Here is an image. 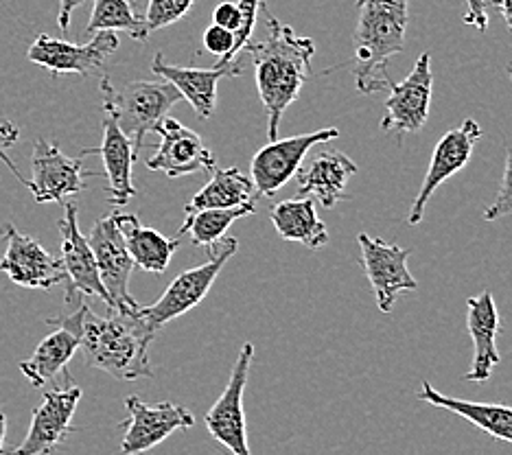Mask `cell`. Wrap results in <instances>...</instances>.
<instances>
[{"label": "cell", "mask_w": 512, "mask_h": 455, "mask_svg": "<svg viewBox=\"0 0 512 455\" xmlns=\"http://www.w3.org/2000/svg\"><path fill=\"white\" fill-rule=\"evenodd\" d=\"M410 0H357L355 79L364 95L388 90L390 57L403 53Z\"/></svg>", "instance_id": "3"}, {"label": "cell", "mask_w": 512, "mask_h": 455, "mask_svg": "<svg viewBox=\"0 0 512 455\" xmlns=\"http://www.w3.org/2000/svg\"><path fill=\"white\" fill-rule=\"evenodd\" d=\"M103 105L116 116V123L123 134L132 140L138 154L145 145V136L156 130V125L165 119L169 110L182 97L169 81H130L121 90L112 86L110 77L101 79Z\"/></svg>", "instance_id": "4"}, {"label": "cell", "mask_w": 512, "mask_h": 455, "mask_svg": "<svg viewBox=\"0 0 512 455\" xmlns=\"http://www.w3.org/2000/svg\"><path fill=\"white\" fill-rule=\"evenodd\" d=\"M64 217L60 219L62 235V267L66 272V305H73L79 298H99L110 307L108 291L101 283L99 267L88 239L81 235L77 221V204L64 202Z\"/></svg>", "instance_id": "15"}, {"label": "cell", "mask_w": 512, "mask_h": 455, "mask_svg": "<svg viewBox=\"0 0 512 455\" xmlns=\"http://www.w3.org/2000/svg\"><path fill=\"white\" fill-rule=\"evenodd\" d=\"M154 134L160 136L156 154L147 158V169L165 173L167 178H180L197 171H213L215 156L204 145V140L180 121L165 116Z\"/></svg>", "instance_id": "18"}, {"label": "cell", "mask_w": 512, "mask_h": 455, "mask_svg": "<svg viewBox=\"0 0 512 455\" xmlns=\"http://www.w3.org/2000/svg\"><path fill=\"white\" fill-rule=\"evenodd\" d=\"M488 3L495 5L499 11H502L506 25L512 31V0H488Z\"/></svg>", "instance_id": "38"}, {"label": "cell", "mask_w": 512, "mask_h": 455, "mask_svg": "<svg viewBox=\"0 0 512 455\" xmlns=\"http://www.w3.org/2000/svg\"><path fill=\"white\" fill-rule=\"evenodd\" d=\"M486 7H488L486 0H467V16H464V22L484 33L488 29V11H486Z\"/></svg>", "instance_id": "36"}, {"label": "cell", "mask_w": 512, "mask_h": 455, "mask_svg": "<svg viewBox=\"0 0 512 455\" xmlns=\"http://www.w3.org/2000/svg\"><path fill=\"white\" fill-rule=\"evenodd\" d=\"M237 250H239V241L235 237H226L224 241L217 243L215 252L208 256L206 263L182 272L167 287L165 294L154 302V305L138 309L141 320L149 326L151 331L158 333L162 326L200 305L208 291H211V287L215 285V280L221 274V270H224V265L237 254Z\"/></svg>", "instance_id": "5"}, {"label": "cell", "mask_w": 512, "mask_h": 455, "mask_svg": "<svg viewBox=\"0 0 512 455\" xmlns=\"http://www.w3.org/2000/svg\"><path fill=\"white\" fill-rule=\"evenodd\" d=\"M432 55L423 53L418 57L412 73L399 84L388 88L390 97L386 101V114L381 119V130L386 134H397L401 140L405 134L421 132L429 119L432 105Z\"/></svg>", "instance_id": "9"}, {"label": "cell", "mask_w": 512, "mask_h": 455, "mask_svg": "<svg viewBox=\"0 0 512 455\" xmlns=\"http://www.w3.org/2000/svg\"><path fill=\"white\" fill-rule=\"evenodd\" d=\"M272 224L285 241L302 243L309 250H320L329 243V230L318 217L316 202L311 197L278 202L272 208Z\"/></svg>", "instance_id": "26"}, {"label": "cell", "mask_w": 512, "mask_h": 455, "mask_svg": "<svg viewBox=\"0 0 512 455\" xmlns=\"http://www.w3.org/2000/svg\"><path fill=\"white\" fill-rule=\"evenodd\" d=\"M99 154L106 167L108 178V200L114 208H123L136 195V186L132 182V167L138 160V151L130 138L116 123V116L110 108L103 105V140L97 149H84L81 156Z\"/></svg>", "instance_id": "19"}, {"label": "cell", "mask_w": 512, "mask_h": 455, "mask_svg": "<svg viewBox=\"0 0 512 455\" xmlns=\"http://www.w3.org/2000/svg\"><path fill=\"white\" fill-rule=\"evenodd\" d=\"M506 215H512V147L506 149V169H504L502 186H499L495 202L486 208L484 219L495 221V219H502Z\"/></svg>", "instance_id": "32"}, {"label": "cell", "mask_w": 512, "mask_h": 455, "mask_svg": "<svg viewBox=\"0 0 512 455\" xmlns=\"http://www.w3.org/2000/svg\"><path fill=\"white\" fill-rule=\"evenodd\" d=\"M195 0H149L145 11V27L151 35L158 29H165L169 25H176L186 14H189Z\"/></svg>", "instance_id": "30"}, {"label": "cell", "mask_w": 512, "mask_h": 455, "mask_svg": "<svg viewBox=\"0 0 512 455\" xmlns=\"http://www.w3.org/2000/svg\"><path fill=\"white\" fill-rule=\"evenodd\" d=\"M86 239L90 243L92 254H95L101 283L108 291V309L119 313H136L141 305L130 294V276L134 270V261L125 248V241L119 226H116L114 215L99 219Z\"/></svg>", "instance_id": "8"}, {"label": "cell", "mask_w": 512, "mask_h": 455, "mask_svg": "<svg viewBox=\"0 0 512 455\" xmlns=\"http://www.w3.org/2000/svg\"><path fill=\"white\" fill-rule=\"evenodd\" d=\"M7 416L0 412V455H7Z\"/></svg>", "instance_id": "39"}, {"label": "cell", "mask_w": 512, "mask_h": 455, "mask_svg": "<svg viewBox=\"0 0 512 455\" xmlns=\"http://www.w3.org/2000/svg\"><path fill=\"white\" fill-rule=\"evenodd\" d=\"M84 175H95V171H84V160L68 158L51 140H36L27 189L38 204H64L66 197L86 189Z\"/></svg>", "instance_id": "13"}, {"label": "cell", "mask_w": 512, "mask_h": 455, "mask_svg": "<svg viewBox=\"0 0 512 455\" xmlns=\"http://www.w3.org/2000/svg\"><path fill=\"white\" fill-rule=\"evenodd\" d=\"M256 189L250 175L241 169H213V178L206 186L195 193L193 200L186 206V213L204 208H239L243 204L256 202Z\"/></svg>", "instance_id": "27"}, {"label": "cell", "mask_w": 512, "mask_h": 455, "mask_svg": "<svg viewBox=\"0 0 512 455\" xmlns=\"http://www.w3.org/2000/svg\"><path fill=\"white\" fill-rule=\"evenodd\" d=\"M213 25L224 27V29L235 33L237 27H239V7H237V3H230V0L219 3L213 11Z\"/></svg>", "instance_id": "35"}, {"label": "cell", "mask_w": 512, "mask_h": 455, "mask_svg": "<svg viewBox=\"0 0 512 455\" xmlns=\"http://www.w3.org/2000/svg\"><path fill=\"white\" fill-rule=\"evenodd\" d=\"M359 250H362V265L368 276V283L375 294L377 307L381 313H392L394 302L401 291L418 289L416 278L412 276L407 259L412 250H403L399 245L370 237L366 232L357 235Z\"/></svg>", "instance_id": "10"}, {"label": "cell", "mask_w": 512, "mask_h": 455, "mask_svg": "<svg viewBox=\"0 0 512 455\" xmlns=\"http://www.w3.org/2000/svg\"><path fill=\"white\" fill-rule=\"evenodd\" d=\"M232 46H235V33L232 31L217 25H211L204 31V49L208 53H213L215 57H219L217 66H228L226 60L232 51Z\"/></svg>", "instance_id": "33"}, {"label": "cell", "mask_w": 512, "mask_h": 455, "mask_svg": "<svg viewBox=\"0 0 512 455\" xmlns=\"http://www.w3.org/2000/svg\"><path fill=\"white\" fill-rule=\"evenodd\" d=\"M261 5H263V0H239V3H237V7H239V27L235 31V46H232L226 64H235L237 55L246 51V46L252 40V33H254V27H256V18H259Z\"/></svg>", "instance_id": "31"}, {"label": "cell", "mask_w": 512, "mask_h": 455, "mask_svg": "<svg viewBox=\"0 0 512 455\" xmlns=\"http://www.w3.org/2000/svg\"><path fill=\"white\" fill-rule=\"evenodd\" d=\"M101 31H127L138 42L149 38L145 20L134 14L130 0H95L86 33L95 35Z\"/></svg>", "instance_id": "29"}, {"label": "cell", "mask_w": 512, "mask_h": 455, "mask_svg": "<svg viewBox=\"0 0 512 455\" xmlns=\"http://www.w3.org/2000/svg\"><path fill=\"white\" fill-rule=\"evenodd\" d=\"M252 357L254 344L246 342L239 350L235 366H232L226 390L219 394V399L204 416L208 434L221 447H226L228 455H252L246 431V412H243V394H246Z\"/></svg>", "instance_id": "6"}, {"label": "cell", "mask_w": 512, "mask_h": 455, "mask_svg": "<svg viewBox=\"0 0 512 455\" xmlns=\"http://www.w3.org/2000/svg\"><path fill=\"white\" fill-rule=\"evenodd\" d=\"M467 331L473 340V361L471 370L464 379L471 383H484L491 379L493 370L499 366V311L491 291H482L480 296L467 300Z\"/></svg>", "instance_id": "21"}, {"label": "cell", "mask_w": 512, "mask_h": 455, "mask_svg": "<svg viewBox=\"0 0 512 455\" xmlns=\"http://www.w3.org/2000/svg\"><path fill=\"white\" fill-rule=\"evenodd\" d=\"M84 3H86V0H60V11H57V25H60V29L64 33H68V29H71L73 11Z\"/></svg>", "instance_id": "37"}, {"label": "cell", "mask_w": 512, "mask_h": 455, "mask_svg": "<svg viewBox=\"0 0 512 455\" xmlns=\"http://www.w3.org/2000/svg\"><path fill=\"white\" fill-rule=\"evenodd\" d=\"M261 9L267 18V38L259 44H248L246 51L252 53L256 90L267 112V134L270 140H278L283 114L300 97L311 75L316 42L283 25L265 3Z\"/></svg>", "instance_id": "2"}, {"label": "cell", "mask_w": 512, "mask_h": 455, "mask_svg": "<svg viewBox=\"0 0 512 455\" xmlns=\"http://www.w3.org/2000/svg\"><path fill=\"white\" fill-rule=\"evenodd\" d=\"M112 215L116 226L121 230L125 248L132 256L134 267H141V270L151 274H165L173 254L178 250L180 237L167 239L165 235H160L158 230L143 226L138 217L130 213H119V210H116Z\"/></svg>", "instance_id": "24"}, {"label": "cell", "mask_w": 512, "mask_h": 455, "mask_svg": "<svg viewBox=\"0 0 512 455\" xmlns=\"http://www.w3.org/2000/svg\"><path fill=\"white\" fill-rule=\"evenodd\" d=\"M508 75H510V79H512V62L508 64Z\"/></svg>", "instance_id": "40"}, {"label": "cell", "mask_w": 512, "mask_h": 455, "mask_svg": "<svg viewBox=\"0 0 512 455\" xmlns=\"http://www.w3.org/2000/svg\"><path fill=\"white\" fill-rule=\"evenodd\" d=\"M418 401L440 407V410H447L451 414H458L464 420H469V423L475 425L477 429H482L484 434H488L495 440L510 442L512 445V407L508 405H488V403L453 399V396L438 392L429 381L421 383Z\"/></svg>", "instance_id": "25"}, {"label": "cell", "mask_w": 512, "mask_h": 455, "mask_svg": "<svg viewBox=\"0 0 512 455\" xmlns=\"http://www.w3.org/2000/svg\"><path fill=\"white\" fill-rule=\"evenodd\" d=\"M0 237L7 243L5 256L0 259V272L7 274L11 283L29 289H51L66 283L62 261L46 252L38 239L22 235L14 224H5Z\"/></svg>", "instance_id": "16"}, {"label": "cell", "mask_w": 512, "mask_h": 455, "mask_svg": "<svg viewBox=\"0 0 512 455\" xmlns=\"http://www.w3.org/2000/svg\"><path fill=\"white\" fill-rule=\"evenodd\" d=\"M18 138H20V127L16 123H11V121L0 123V160H3L5 165H7V169L16 175V178L20 180V184L27 186V180L22 178L18 167L14 165V162H11V158L7 154L9 147H14L18 143Z\"/></svg>", "instance_id": "34"}, {"label": "cell", "mask_w": 512, "mask_h": 455, "mask_svg": "<svg viewBox=\"0 0 512 455\" xmlns=\"http://www.w3.org/2000/svg\"><path fill=\"white\" fill-rule=\"evenodd\" d=\"M79 350V340L71 333L62 329V326H55V331L44 337L33 350V355L20 364V372L25 375L31 385L36 388H44L49 383H64L75 385L68 375L66 366L71 364V359Z\"/></svg>", "instance_id": "23"}, {"label": "cell", "mask_w": 512, "mask_h": 455, "mask_svg": "<svg viewBox=\"0 0 512 455\" xmlns=\"http://www.w3.org/2000/svg\"><path fill=\"white\" fill-rule=\"evenodd\" d=\"M340 136L337 127H327V130H318L311 134H300L292 138H278L270 140L263 149L256 151L250 167V178L254 182V189L259 195L272 197L283 186L296 178V173L302 169L305 156L320 143H329Z\"/></svg>", "instance_id": "7"}, {"label": "cell", "mask_w": 512, "mask_h": 455, "mask_svg": "<svg viewBox=\"0 0 512 455\" xmlns=\"http://www.w3.org/2000/svg\"><path fill=\"white\" fill-rule=\"evenodd\" d=\"M151 73L169 81L180 92V97L193 105L197 119L208 121L217 105V84L226 77H239L241 66L235 62L228 66L215 64L213 68H180L167 64L162 53H158L151 62Z\"/></svg>", "instance_id": "20"}, {"label": "cell", "mask_w": 512, "mask_h": 455, "mask_svg": "<svg viewBox=\"0 0 512 455\" xmlns=\"http://www.w3.org/2000/svg\"><path fill=\"white\" fill-rule=\"evenodd\" d=\"M480 138H482V127L473 119H467L460 127H456V130H449L438 140V145L432 154V162H429V169L425 173L421 191L416 195L412 210L407 213V224L410 226L421 224L425 208L429 200H432V195L438 191V186L445 184L449 178H453V175L469 165L473 149Z\"/></svg>", "instance_id": "17"}, {"label": "cell", "mask_w": 512, "mask_h": 455, "mask_svg": "<svg viewBox=\"0 0 512 455\" xmlns=\"http://www.w3.org/2000/svg\"><path fill=\"white\" fill-rule=\"evenodd\" d=\"M130 3H132V0H130Z\"/></svg>", "instance_id": "41"}, {"label": "cell", "mask_w": 512, "mask_h": 455, "mask_svg": "<svg viewBox=\"0 0 512 455\" xmlns=\"http://www.w3.org/2000/svg\"><path fill=\"white\" fill-rule=\"evenodd\" d=\"M359 171L355 162L344 151H322L311 160L307 169L296 173L300 197H311L322 206H335L344 200L348 180Z\"/></svg>", "instance_id": "22"}, {"label": "cell", "mask_w": 512, "mask_h": 455, "mask_svg": "<svg viewBox=\"0 0 512 455\" xmlns=\"http://www.w3.org/2000/svg\"><path fill=\"white\" fill-rule=\"evenodd\" d=\"M125 410L130 416L123 423L121 455H143L165 442L173 431L195 425V416L186 407L171 401L147 405L138 396H127Z\"/></svg>", "instance_id": "11"}, {"label": "cell", "mask_w": 512, "mask_h": 455, "mask_svg": "<svg viewBox=\"0 0 512 455\" xmlns=\"http://www.w3.org/2000/svg\"><path fill=\"white\" fill-rule=\"evenodd\" d=\"M81 401L79 385L44 392L42 403L33 410L25 440L7 455H51L73 434V416Z\"/></svg>", "instance_id": "12"}, {"label": "cell", "mask_w": 512, "mask_h": 455, "mask_svg": "<svg viewBox=\"0 0 512 455\" xmlns=\"http://www.w3.org/2000/svg\"><path fill=\"white\" fill-rule=\"evenodd\" d=\"M46 324L71 331L88 364L108 372L114 379L136 381L154 377L149 344L154 342L156 331L149 329L138 311L97 315L86 302H79L77 309L49 318Z\"/></svg>", "instance_id": "1"}, {"label": "cell", "mask_w": 512, "mask_h": 455, "mask_svg": "<svg viewBox=\"0 0 512 455\" xmlns=\"http://www.w3.org/2000/svg\"><path fill=\"white\" fill-rule=\"evenodd\" d=\"M119 49V35L114 31H101L92 35L86 44H73L51 38V35H38L36 42L29 46V62L38 64L53 75H92L103 66L112 53Z\"/></svg>", "instance_id": "14"}, {"label": "cell", "mask_w": 512, "mask_h": 455, "mask_svg": "<svg viewBox=\"0 0 512 455\" xmlns=\"http://www.w3.org/2000/svg\"><path fill=\"white\" fill-rule=\"evenodd\" d=\"M254 213H256V202L243 204L239 208L193 210V213H186L184 224L178 230V237L189 235L193 245H200V248H213V245L226 239L228 228L235 224L237 219L254 215Z\"/></svg>", "instance_id": "28"}]
</instances>
